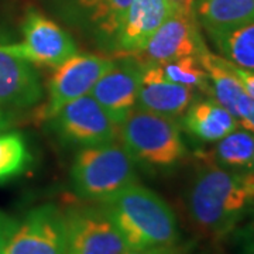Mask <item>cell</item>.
Wrapping results in <instances>:
<instances>
[{"instance_id":"6da1fadb","label":"cell","mask_w":254,"mask_h":254,"mask_svg":"<svg viewBox=\"0 0 254 254\" xmlns=\"http://www.w3.org/2000/svg\"><path fill=\"white\" fill-rule=\"evenodd\" d=\"M185 203L195 227L216 240L230 235L252 209L242 171L227 170L209 161L193 174Z\"/></svg>"},{"instance_id":"7a4b0ae2","label":"cell","mask_w":254,"mask_h":254,"mask_svg":"<svg viewBox=\"0 0 254 254\" xmlns=\"http://www.w3.org/2000/svg\"><path fill=\"white\" fill-rule=\"evenodd\" d=\"M100 203L108 209L128 250L173 246L180 240L178 222L171 206L141 184L134 182Z\"/></svg>"},{"instance_id":"3957f363","label":"cell","mask_w":254,"mask_h":254,"mask_svg":"<svg viewBox=\"0 0 254 254\" xmlns=\"http://www.w3.org/2000/svg\"><path fill=\"white\" fill-rule=\"evenodd\" d=\"M119 138L134 163L153 171L171 170L187 155L175 119L134 109L119 127Z\"/></svg>"},{"instance_id":"277c9868","label":"cell","mask_w":254,"mask_h":254,"mask_svg":"<svg viewBox=\"0 0 254 254\" xmlns=\"http://www.w3.org/2000/svg\"><path fill=\"white\" fill-rule=\"evenodd\" d=\"M137 182L136 163L116 141L82 147L71 165L73 192L88 202H103Z\"/></svg>"},{"instance_id":"5b68a950","label":"cell","mask_w":254,"mask_h":254,"mask_svg":"<svg viewBox=\"0 0 254 254\" xmlns=\"http://www.w3.org/2000/svg\"><path fill=\"white\" fill-rule=\"evenodd\" d=\"M63 210L68 254H125L128 250L103 203H76Z\"/></svg>"},{"instance_id":"8992f818","label":"cell","mask_w":254,"mask_h":254,"mask_svg":"<svg viewBox=\"0 0 254 254\" xmlns=\"http://www.w3.org/2000/svg\"><path fill=\"white\" fill-rule=\"evenodd\" d=\"M23 40L3 48L17 58L38 66L57 68L78 53L71 34L37 10H30L21 26Z\"/></svg>"},{"instance_id":"52a82bcc","label":"cell","mask_w":254,"mask_h":254,"mask_svg":"<svg viewBox=\"0 0 254 254\" xmlns=\"http://www.w3.org/2000/svg\"><path fill=\"white\" fill-rule=\"evenodd\" d=\"M48 120L51 130L66 144L89 147L112 143L119 137V125L91 95L66 103Z\"/></svg>"},{"instance_id":"ba28073f","label":"cell","mask_w":254,"mask_h":254,"mask_svg":"<svg viewBox=\"0 0 254 254\" xmlns=\"http://www.w3.org/2000/svg\"><path fill=\"white\" fill-rule=\"evenodd\" d=\"M1 254H68L63 209L53 203L31 209L17 223Z\"/></svg>"},{"instance_id":"9c48e42d","label":"cell","mask_w":254,"mask_h":254,"mask_svg":"<svg viewBox=\"0 0 254 254\" xmlns=\"http://www.w3.org/2000/svg\"><path fill=\"white\" fill-rule=\"evenodd\" d=\"M115 61L96 54H73L55 68L48 83L44 116L50 119L66 103L89 95L95 83L112 69Z\"/></svg>"},{"instance_id":"30bf717a","label":"cell","mask_w":254,"mask_h":254,"mask_svg":"<svg viewBox=\"0 0 254 254\" xmlns=\"http://www.w3.org/2000/svg\"><path fill=\"white\" fill-rule=\"evenodd\" d=\"M203 44L195 16L170 13L163 24L148 38L141 53L133 58L140 65H163L180 58L198 55Z\"/></svg>"},{"instance_id":"8fae6325","label":"cell","mask_w":254,"mask_h":254,"mask_svg":"<svg viewBox=\"0 0 254 254\" xmlns=\"http://www.w3.org/2000/svg\"><path fill=\"white\" fill-rule=\"evenodd\" d=\"M140 75L141 65L134 58H123L89 92L119 127L136 109Z\"/></svg>"},{"instance_id":"7c38bea8","label":"cell","mask_w":254,"mask_h":254,"mask_svg":"<svg viewBox=\"0 0 254 254\" xmlns=\"http://www.w3.org/2000/svg\"><path fill=\"white\" fill-rule=\"evenodd\" d=\"M193 99L195 91L167 79L160 65H141L137 109L177 119L185 113Z\"/></svg>"},{"instance_id":"4fadbf2b","label":"cell","mask_w":254,"mask_h":254,"mask_svg":"<svg viewBox=\"0 0 254 254\" xmlns=\"http://www.w3.org/2000/svg\"><path fill=\"white\" fill-rule=\"evenodd\" d=\"M170 13L165 0H133L116 36L112 53L119 58H133L140 54L148 38Z\"/></svg>"},{"instance_id":"5bb4252c","label":"cell","mask_w":254,"mask_h":254,"mask_svg":"<svg viewBox=\"0 0 254 254\" xmlns=\"http://www.w3.org/2000/svg\"><path fill=\"white\" fill-rule=\"evenodd\" d=\"M43 95L33 65L0 46V109H27L43 99Z\"/></svg>"},{"instance_id":"9a60e30c","label":"cell","mask_w":254,"mask_h":254,"mask_svg":"<svg viewBox=\"0 0 254 254\" xmlns=\"http://www.w3.org/2000/svg\"><path fill=\"white\" fill-rule=\"evenodd\" d=\"M198 58L208 73L210 98L229 110L237 122L247 118L253 110L254 100L247 95L243 85L230 71L226 60L209 51L205 44L200 47Z\"/></svg>"},{"instance_id":"2e32d148","label":"cell","mask_w":254,"mask_h":254,"mask_svg":"<svg viewBox=\"0 0 254 254\" xmlns=\"http://www.w3.org/2000/svg\"><path fill=\"white\" fill-rule=\"evenodd\" d=\"M182 127L202 143H216L239 127L237 119L213 98L193 100L185 110Z\"/></svg>"},{"instance_id":"e0dca14e","label":"cell","mask_w":254,"mask_h":254,"mask_svg":"<svg viewBox=\"0 0 254 254\" xmlns=\"http://www.w3.org/2000/svg\"><path fill=\"white\" fill-rule=\"evenodd\" d=\"M195 18L205 31H218L254 21V0H196Z\"/></svg>"},{"instance_id":"ac0fdd59","label":"cell","mask_w":254,"mask_h":254,"mask_svg":"<svg viewBox=\"0 0 254 254\" xmlns=\"http://www.w3.org/2000/svg\"><path fill=\"white\" fill-rule=\"evenodd\" d=\"M131 1L133 0H79L76 3L86 11L102 50H113L116 36Z\"/></svg>"},{"instance_id":"d6986e66","label":"cell","mask_w":254,"mask_h":254,"mask_svg":"<svg viewBox=\"0 0 254 254\" xmlns=\"http://www.w3.org/2000/svg\"><path fill=\"white\" fill-rule=\"evenodd\" d=\"M208 36L220 57L239 68L254 72V21L239 27L209 31Z\"/></svg>"},{"instance_id":"ffe728a7","label":"cell","mask_w":254,"mask_h":254,"mask_svg":"<svg viewBox=\"0 0 254 254\" xmlns=\"http://www.w3.org/2000/svg\"><path fill=\"white\" fill-rule=\"evenodd\" d=\"M205 161L233 171H245L254 158V134L246 128L233 130L215 143Z\"/></svg>"},{"instance_id":"44dd1931","label":"cell","mask_w":254,"mask_h":254,"mask_svg":"<svg viewBox=\"0 0 254 254\" xmlns=\"http://www.w3.org/2000/svg\"><path fill=\"white\" fill-rule=\"evenodd\" d=\"M31 161L27 144L18 133H0V182L26 171Z\"/></svg>"},{"instance_id":"7402d4cb","label":"cell","mask_w":254,"mask_h":254,"mask_svg":"<svg viewBox=\"0 0 254 254\" xmlns=\"http://www.w3.org/2000/svg\"><path fill=\"white\" fill-rule=\"evenodd\" d=\"M163 68L164 75L171 82L188 86L193 91H200L210 96V85H209L208 73L203 65L200 64L198 55L180 58L171 63L160 65Z\"/></svg>"},{"instance_id":"603a6c76","label":"cell","mask_w":254,"mask_h":254,"mask_svg":"<svg viewBox=\"0 0 254 254\" xmlns=\"http://www.w3.org/2000/svg\"><path fill=\"white\" fill-rule=\"evenodd\" d=\"M227 64H229L230 71L235 73V76L239 79V82L243 85V88H245V91L247 92V95L254 100V72H252V71H246L243 68H239L235 64L229 63V61H227Z\"/></svg>"},{"instance_id":"cb8c5ba5","label":"cell","mask_w":254,"mask_h":254,"mask_svg":"<svg viewBox=\"0 0 254 254\" xmlns=\"http://www.w3.org/2000/svg\"><path fill=\"white\" fill-rule=\"evenodd\" d=\"M17 220L10 218L4 212L0 210V254L3 252L6 243L9 242L10 236L13 235L14 229L17 227Z\"/></svg>"},{"instance_id":"d4e9b609","label":"cell","mask_w":254,"mask_h":254,"mask_svg":"<svg viewBox=\"0 0 254 254\" xmlns=\"http://www.w3.org/2000/svg\"><path fill=\"white\" fill-rule=\"evenodd\" d=\"M171 13H180L185 16H195L193 7L196 0H165Z\"/></svg>"},{"instance_id":"484cf974","label":"cell","mask_w":254,"mask_h":254,"mask_svg":"<svg viewBox=\"0 0 254 254\" xmlns=\"http://www.w3.org/2000/svg\"><path fill=\"white\" fill-rule=\"evenodd\" d=\"M125 254H182V252L173 246H154V247H147V249H137V250H127Z\"/></svg>"},{"instance_id":"4316f807","label":"cell","mask_w":254,"mask_h":254,"mask_svg":"<svg viewBox=\"0 0 254 254\" xmlns=\"http://www.w3.org/2000/svg\"><path fill=\"white\" fill-rule=\"evenodd\" d=\"M242 177H243V184H245L246 192L249 196V202L252 209L254 208V158L252 164L246 168L245 171H242Z\"/></svg>"},{"instance_id":"83f0119b","label":"cell","mask_w":254,"mask_h":254,"mask_svg":"<svg viewBox=\"0 0 254 254\" xmlns=\"http://www.w3.org/2000/svg\"><path fill=\"white\" fill-rule=\"evenodd\" d=\"M240 254H254V222L246 227Z\"/></svg>"},{"instance_id":"f1b7e54d","label":"cell","mask_w":254,"mask_h":254,"mask_svg":"<svg viewBox=\"0 0 254 254\" xmlns=\"http://www.w3.org/2000/svg\"><path fill=\"white\" fill-rule=\"evenodd\" d=\"M239 126H242L243 128H246L247 131H250L252 134H254V108L247 118H245L243 120L239 122Z\"/></svg>"},{"instance_id":"f546056e","label":"cell","mask_w":254,"mask_h":254,"mask_svg":"<svg viewBox=\"0 0 254 254\" xmlns=\"http://www.w3.org/2000/svg\"><path fill=\"white\" fill-rule=\"evenodd\" d=\"M10 125H11V120H10L9 115L3 109H0V133H3L4 130H7Z\"/></svg>"},{"instance_id":"4dcf8cb0","label":"cell","mask_w":254,"mask_h":254,"mask_svg":"<svg viewBox=\"0 0 254 254\" xmlns=\"http://www.w3.org/2000/svg\"><path fill=\"white\" fill-rule=\"evenodd\" d=\"M78 1H79V0H75V3H78Z\"/></svg>"}]
</instances>
